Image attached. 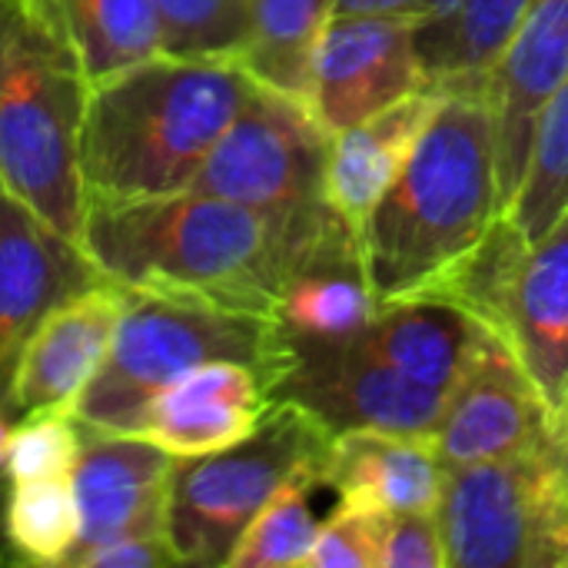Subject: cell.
<instances>
[{
	"label": "cell",
	"instance_id": "4316f807",
	"mask_svg": "<svg viewBox=\"0 0 568 568\" xmlns=\"http://www.w3.org/2000/svg\"><path fill=\"white\" fill-rule=\"evenodd\" d=\"M568 210V73L556 93L549 97L529 150V166L523 176V186L509 206V220L526 236V243H536L546 236L556 220Z\"/></svg>",
	"mask_w": 568,
	"mask_h": 568
},
{
	"label": "cell",
	"instance_id": "5b68a950",
	"mask_svg": "<svg viewBox=\"0 0 568 568\" xmlns=\"http://www.w3.org/2000/svg\"><path fill=\"white\" fill-rule=\"evenodd\" d=\"M216 359L263 369L276 393H283L300 363L293 339L273 316L126 290L113 343L73 406V416L90 429L136 436L146 406L166 386Z\"/></svg>",
	"mask_w": 568,
	"mask_h": 568
},
{
	"label": "cell",
	"instance_id": "4dcf8cb0",
	"mask_svg": "<svg viewBox=\"0 0 568 568\" xmlns=\"http://www.w3.org/2000/svg\"><path fill=\"white\" fill-rule=\"evenodd\" d=\"M180 566V556L170 546L166 532H153V536H126L116 539L90 556L80 559L77 568H170Z\"/></svg>",
	"mask_w": 568,
	"mask_h": 568
},
{
	"label": "cell",
	"instance_id": "83f0119b",
	"mask_svg": "<svg viewBox=\"0 0 568 568\" xmlns=\"http://www.w3.org/2000/svg\"><path fill=\"white\" fill-rule=\"evenodd\" d=\"M153 7L160 17L163 53L236 60L250 0H153Z\"/></svg>",
	"mask_w": 568,
	"mask_h": 568
},
{
	"label": "cell",
	"instance_id": "603a6c76",
	"mask_svg": "<svg viewBox=\"0 0 568 568\" xmlns=\"http://www.w3.org/2000/svg\"><path fill=\"white\" fill-rule=\"evenodd\" d=\"M529 0H463L456 13L423 23L416 33L423 67L436 83H493V70L509 47Z\"/></svg>",
	"mask_w": 568,
	"mask_h": 568
},
{
	"label": "cell",
	"instance_id": "d4e9b609",
	"mask_svg": "<svg viewBox=\"0 0 568 568\" xmlns=\"http://www.w3.org/2000/svg\"><path fill=\"white\" fill-rule=\"evenodd\" d=\"M90 83L163 53L153 0H53Z\"/></svg>",
	"mask_w": 568,
	"mask_h": 568
},
{
	"label": "cell",
	"instance_id": "3957f363",
	"mask_svg": "<svg viewBox=\"0 0 568 568\" xmlns=\"http://www.w3.org/2000/svg\"><path fill=\"white\" fill-rule=\"evenodd\" d=\"M253 90L233 57L160 53L90 87L77 166L87 200H150L193 186Z\"/></svg>",
	"mask_w": 568,
	"mask_h": 568
},
{
	"label": "cell",
	"instance_id": "f546056e",
	"mask_svg": "<svg viewBox=\"0 0 568 568\" xmlns=\"http://www.w3.org/2000/svg\"><path fill=\"white\" fill-rule=\"evenodd\" d=\"M379 568H446V546L433 513H396L383 519Z\"/></svg>",
	"mask_w": 568,
	"mask_h": 568
},
{
	"label": "cell",
	"instance_id": "d6a6232c",
	"mask_svg": "<svg viewBox=\"0 0 568 568\" xmlns=\"http://www.w3.org/2000/svg\"><path fill=\"white\" fill-rule=\"evenodd\" d=\"M463 0H429V10H426V23H436V20H446L449 13L459 10Z\"/></svg>",
	"mask_w": 568,
	"mask_h": 568
},
{
	"label": "cell",
	"instance_id": "277c9868",
	"mask_svg": "<svg viewBox=\"0 0 568 568\" xmlns=\"http://www.w3.org/2000/svg\"><path fill=\"white\" fill-rule=\"evenodd\" d=\"M90 87L53 0H0V183L77 243Z\"/></svg>",
	"mask_w": 568,
	"mask_h": 568
},
{
	"label": "cell",
	"instance_id": "52a82bcc",
	"mask_svg": "<svg viewBox=\"0 0 568 568\" xmlns=\"http://www.w3.org/2000/svg\"><path fill=\"white\" fill-rule=\"evenodd\" d=\"M446 568H568V466L552 433L506 459L443 469Z\"/></svg>",
	"mask_w": 568,
	"mask_h": 568
},
{
	"label": "cell",
	"instance_id": "2e32d148",
	"mask_svg": "<svg viewBox=\"0 0 568 568\" xmlns=\"http://www.w3.org/2000/svg\"><path fill=\"white\" fill-rule=\"evenodd\" d=\"M568 73V0H529L493 70L499 206L509 213L532 150L536 123Z\"/></svg>",
	"mask_w": 568,
	"mask_h": 568
},
{
	"label": "cell",
	"instance_id": "6da1fadb",
	"mask_svg": "<svg viewBox=\"0 0 568 568\" xmlns=\"http://www.w3.org/2000/svg\"><path fill=\"white\" fill-rule=\"evenodd\" d=\"M333 216L329 203L270 213L196 190L87 200L80 250L103 280L123 290L276 320L290 276Z\"/></svg>",
	"mask_w": 568,
	"mask_h": 568
},
{
	"label": "cell",
	"instance_id": "1f68e13d",
	"mask_svg": "<svg viewBox=\"0 0 568 568\" xmlns=\"http://www.w3.org/2000/svg\"><path fill=\"white\" fill-rule=\"evenodd\" d=\"M429 0H336V17H413L426 23Z\"/></svg>",
	"mask_w": 568,
	"mask_h": 568
},
{
	"label": "cell",
	"instance_id": "8992f818",
	"mask_svg": "<svg viewBox=\"0 0 568 568\" xmlns=\"http://www.w3.org/2000/svg\"><path fill=\"white\" fill-rule=\"evenodd\" d=\"M333 429L303 403L276 399L240 443L176 459L166 499V536L180 566H226L246 526L300 469L326 463Z\"/></svg>",
	"mask_w": 568,
	"mask_h": 568
},
{
	"label": "cell",
	"instance_id": "44dd1931",
	"mask_svg": "<svg viewBox=\"0 0 568 568\" xmlns=\"http://www.w3.org/2000/svg\"><path fill=\"white\" fill-rule=\"evenodd\" d=\"M376 316V300L363 270L359 236L333 216L290 276L276 306V323L293 346L353 339Z\"/></svg>",
	"mask_w": 568,
	"mask_h": 568
},
{
	"label": "cell",
	"instance_id": "f1b7e54d",
	"mask_svg": "<svg viewBox=\"0 0 568 568\" xmlns=\"http://www.w3.org/2000/svg\"><path fill=\"white\" fill-rule=\"evenodd\" d=\"M383 519L379 513L339 503L333 516L320 523L306 568H379Z\"/></svg>",
	"mask_w": 568,
	"mask_h": 568
},
{
	"label": "cell",
	"instance_id": "7a4b0ae2",
	"mask_svg": "<svg viewBox=\"0 0 568 568\" xmlns=\"http://www.w3.org/2000/svg\"><path fill=\"white\" fill-rule=\"evenodd\" d=\"M446 100L399 180L359 230L376 310L429 290L503 216L493 83H443Z\"/></svg>",
	"mask_w": 568,
	"mask_h": 568
},
{
	"label": "cell",
	"instance_id": "9a60e30c",
	"mask_svg": "<svg viewBox=\"0 0 568 568\" xmlns=\"http://www.w3.org/2000/svg\"><path fill=\"white\" fill-rule=\"evenodd\" d=\"M499 339L516 353L562 433L568 403V210L546 236L519 250L503 290Z\"/></svg>",
	"mask_w": 568,
	"mask_h": 568
},
{
	"label": "cell",
	"instance_id": "cb8c5ba5",
	"mask_svg": "<svg viewBox=\"0 0 568 568\" xmlns=\"http://www.w3.org/2000/svg\"><path fill=\"white\" fill-rule=\"evenodd\" d=\"M77 469L30 473L7 479L3 539L10 559L23 566H67L80 539Z\"/></svg>",
	"mask_w": 568,
	"mask_h": 568
},
{
	"label": "cell",
	"instance_id": "e0dca14e",
	"mask_svg": "<svg viewBox=\"0 0 568 568\" xmlns=\"http://www.w3.org/2000/svg\"><path fill=\"white\" fill-rule=\"evenodd\" d=\"M273 379L246 363L216 359L166 386L143 413L136 436L156 443L173 459L220 453L246 439L276 406Z\"/></svg>",
	"mask_w": 568,
	"mask_h": 568
},
{
	"label": "cell",
	"instance_id": "836d02e7",
	"mask_svg": "<svg viewBox=\"0 0 568 568\" xmlns=\"http://www.w3.org/2000/svg\"><path fill=\"white\" fill-rule=\"evenodd\" d=\"M562 449H566V466H568V403H566V419H562Z\"/></svg>",
	"mask_w": 568,
	"mask_h": 568
},
{
	"label": "cell",
	"instance_id": "7c38bea8",
	"mask_svg": "<svg viewBox=\"0 0 568 568\" xmlns=\"http://www.w3.org/2000/svg\"><path fill=\"white\" fill-rule=\"evenodd\" d=\"M552 433L559 429L536 383L506 339L493 336L449 393L433 443L443 469H453L506 459Z\"/></svg>",
	"mask_w": 568,
	"mask_h": 568
},
{
	"label": "cell",
	"instance_id": "484cf974",
	"mask_svg": "<svg viewBox=\"0 0 568 568\" xmlns=\"http://www.w3.org/2000/svg\"><path fill=\"white\" fill-rule=\"evenodd\" d=\"M323 466H306L276 489L240 536L226 568H306L320 532L310 496L323 486Z\"/></svg>",
	"mask_w": 568,
	"mask_h": 568
},
{
	"label": "cell",
	"instance_id": "7402d4cb",
	"mask_svg": "<svg viewBox=\"0 0 568 568\" xmlns=\"http://www.w3.org/2000/svg\"><path fill=\"white\" fill-rule=\"evenodd\" d=\"M336 0H250L236 63L263 87L310 106L320 40Z\"/></svg>",
	"mask_w": 568,
	"mask_h": 568
},
{
	"label": "cell",
	"instance_id": "9c48e42d",
	"mask_svg": "<svg viewBox=\"0 0 568 568\" xmlns=\"http://www.w3.org/2000/svg\"><path fill=\"white\" fill-rule=\"evenodd\" d=\"M296 356L280 399L303 403L333 433L379 429L433 439L449 393L373 359L353 339L296 346Z\"/></svg>",
	"mask_w": 568,
	"mask_h": 568
},
{
	"label": "cell",
	"instance_id": "4fadbf2b",
	"mask_svg": "<svg viewBox=\"0 0 568 568\" xmlns=\"http://www.w3.org/2000/svg\"><path fill=\"white\" fill-rule=\"evenodd\" d=\"M173 456L156 443L130 433L83 426L77 459V509L80 539L63 568H77L83 556L126 539L166 532V499Z\"/></svg>",
	"mask_w": 568,
	"mask_h": 568
},
{
	"label": "cell",
	"instance_id": "ac0fdd59",
	"mask_svg": "<svg viewBox=\"0 0 568 568\" xmlns=\"http://www.w3.org/2000/svg\"><path fill=\"white\" fill-rule=\"evenodd\" d=\"M443 100L446 87L429 80L426 87L406 93L403 100L383 106L379 113L329 136L323 200L356 236L366 226L376 203L406 170Z\"/></svg>",
	"mask_w": 568,
	"mask_h": 568
},
{
	"label": "cell",
	"instance_id": "ffe728a7",
	"mask_svg": "<svg viewBox=\"0 0 568 568\" xmlns=\"http://www.w3.org/2000/svg\"><path fill=\"white\" fill-rule=\"evenodd\" d=\"M496 333L453 300L416 293L393 300L353 336V343L373 359L396 366L399 373L453 393L469 363Z\"/></svg>",
	"mask_w": 568,
	"mask_h": 568
},
{
	"label": "cell",
	"instance_id": "ba28073f",
	"mask_svg": "<svg viewBox=\"0 0 568 568\" xmlns=\"http://www.w3.org/2000/svg\"><path fill=\"white\" fill-rule=\"evenodd\" d=\"M329 133L313 110L253 80V90L190 190L253 210L296 213L320 206L326 190Z\"/></svg>",
	"mask_w": 568,
	"mask_h": 568
},
{
	"label": "cell",
	"instance_id": "30bf717a",
	"mask_svg": "<svg viewBox=\"0 0 568 568\" xmlns=\"http://www.w3.org/2000/svg\"><path fill=\"white\" fill-rule=\"evenodd\" d=\"M413 17H329L310 110L333 136L429 83Z\"/></svg>",
	"mask_w": 568,
	"mask_h": 568
},
{
	"label": "cell",
	"instance_id": "d6986e66",
	"mask_svg": "<svg viewBox=\"0 0 568 568\" xmlns=\"http://www.w3.org/2000/svg\"><path fill=\"white\" fill-rule=\"evenodd\" d=\"M323 486L336 489L343 506L379 516L433 513L443 496V463L426 436L343 429L329 443Z\"/></svg>",
	"mask_w": 568,
	"mask_h": 568
},
{
	"label": "cell",
	"instance_id": "8fae6325",
	"mask_svg": "<svg viewBox=\"0 0 568 568\" xmlns=\"http://www.w3.org/2000/svg\"><path fill=\"white\" fill-rule=\"evenodd\" d=\"M103 283L100 270L40 213L0 183V406L30 333L70 296Z\"/></svg>",
	"mask_w": 568,
	"mask_h": 568
},
{
	"label": "cell",
	"instance_id": "5bb4252c",
	"mask_svg": "<svg viewBox=\"0 0 568 568\" xmlns=\"http://www.w3.org/2000/svg\"><path fill=\"white\" fill-rule=\"evenodd\" d=\"M123 306L126 290L103 280L63 300L30 333L10 383V406L20 419L73 413L113 343Z\"/></svg>",
	"mask_w": 568,
	"mask_h": 568
}]
</instances>
